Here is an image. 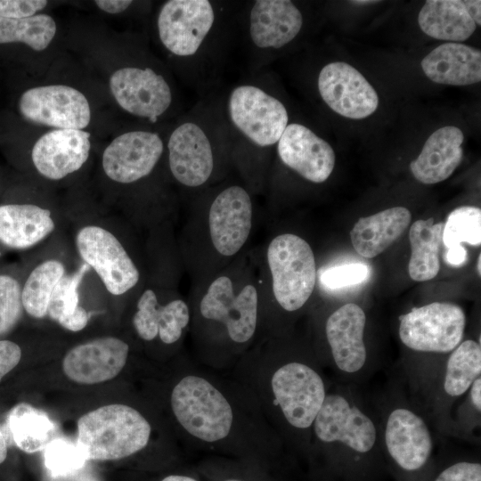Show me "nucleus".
Masks as SVG:
<instances>
[{"label": "nucleus", "mask_w": 481, "mask_h": 481, "mask_svg": "<svg viewBox=\"0 0 481 481\" xmlns=\"http://www.w3.org/2000/svg\"><path fill=\"white\" fill-rule=\"evenodd\" d=\"M233 16L226 4L209 0H168L157 17V32L167 52L183 64L189 85L211 83L224 55Z\"/></svg>", "instance_id": "nucleus-1"}, {"label": "nucleus", "mask_w": 481, "mask_h": 481, "mask_svg": "<svg viewBox=\"0 0 481 481\" xmlns=\"http://www.w3.org/2000/svg\"><path fill=\"white\" fill-rule=\"evenodd\" d=\"M232 161L254 187L264 183V163L289 124L285 104L268 87L264 70L253 72L223 97Z\"/></svg>", "instance_id": "nucleus-2"}, {"label": "nucleus", "mask_w": 481, "mask_h": 481, "mask_svg": "<svg viewBox=\"0 0 481 481\" xmlns=\"http://www.w3.org/2000/svg\"><path fill=\"white\" fill-rule=\"evenodd\" d=\"M166 147L170 173L184 188L201 189L220 179L232 162L223 97L193 106L170 132Z\"/></svg>", "instance_id": "nucleus-3"}, {"label": "nucleus", "mask_w": 481, "mask_h": 481, "mask_svg": "<svg viewBox=\"0 0 481 481\" xmlns=\"http://www.w3.org/2000/svg\"><path fill=\"white\" fill-rule=\"evenodd\" d=\"M172 412L192 440L227 441L237 424V409L218 384L198 373L183 376L170 394Z\"/></svg>", "instance_id": "nucleus-4"}, {"label": "nucleus", "mask_w": 481, "mask_h": 481, "mask_svg": "<svg viewBox=\"0 0 481 481\" xmlns=\"http://www.w3.org/2000/svg\"><path fill=\"white\" fill-rule=\"evenodd\" d=\"M264 376L262 398L283 425L297 433L311 432L329 392L320 371L306 362L289 360Z\"/></svg>", "instance_id": "nucleus-5"}, {"label": "nucleus", "mask_w": 481, "mask_h": 481, "mask_svg": "<svg viewBox=\"0 0 481 481\" xmlns=\"http://www.w3.org/2000/svg\"><path fill=\"white\" fill-rule=\"evenodd\" d=\"M259 314V294L251 281H239L227 273L208 283L199 300L198 325L219 332L233 347L245 346L254 338Z\"/></svg>", "instance_id": "nucleus-6"}, {"label": "nucleus", "mask_w": 481, "mask_h": 481, "mask_svg": "<svg viewBox=\"0 0 481 481\" xmlns=\"http://www.w3.org/2000/svg\"><path fill=\"white\" fill-rule=\"evenodd\" d=\"M151 434V424L139 411L126 404H108L78 419L77 444L86 460L115 461L143 450Z\"/></svg>", "instance_id": "nucleus-7"}, {"label": "nucleus", "mask_w": 481, "mask_h": 481, "mask_svg": "<svg viewBox=\"0 0 481 481\" xmlns=\"http://www.w3.org/2000/svg\"><path fill=\"white\" fill-rule=\"evenodd\" d=\"M239 14L252 72L264 69L267 57L296 39L304 25L302 12L289 0H254Z\"/></svg>", "instance_id": "nucleus-8"}, {"label": "nucleus", "mask_w": 481, "mask_h": 481, "mask_svg": "<svg viewBox=\"0 0 481 481\" xmlns=\"http://www.w3.org/2000/svg\"><path fill=\"white\" fill-rule=\"evenodd\" d=\"M272 292L286 312L302 308L314 292L316 264L312 248L294 233L275 236L266 250Z\"/></svg>", "instance_id": "nucleus-9"}, {"label": "nucleus", "mask_w": 481, "mask_h": 481, "mask_svg": "<svg viewBox=\"0 0 481 481\" xmlns=\"http://www.w3.org/2000/svg\"><path fill=\"white\" fill-rule=\"evenodd\" d=\"M399 322V338L408 348L449 353L463 339L466 316L458 305L433 302L402 314Z\"/></svg>", "instance_id": "nucleus-10"}, {"label": "nucleus", "mask_w": 481, "mask_h": 481, "mask_svg": "<svg viewBox=\"0 0 481 481\" xmlns=\"http://www.w3.org/2000/svg\"><path fill=\"white\" fill-rule=\"evenodd\" d=\"M311 433L322 444L341 446L357 454L370 452L378 442L373 420L339 392H328Z\"/></svg>", "instance_id": "nucleus-11"}, {"label": "nucleus", "mask_w": 481, "mask_h": 481, "mask_svg": "<svg viewBox=\"0 0 481 481\" xmlns=\"http://www.w3.org/2000/svg\"><path fill=\"white\" fill-rule=\"evenodd\" d=\"M254 205L249 191L238 183L223 186L210 200L207 231L214 251L223 257L238 254L249 240Z\"/></svg>", "instance_id": "nucleus-12"}, {"label": "nucleus", "mask_w": 481, "mask_h": 481, "mask_svg": "<svg viewBox=\"0 0 481 481\" xmlns=\"http://www.w3.org/2000/svg\"><path fill=\"white\" fill-rule=\"evenodd\" d=\"M110 88L123 110L151 124L168 112L175 101L169 81L149 66L117 69L110 77Z\"/></svg>", "instance_id": "nucleus-13"}, {"label": "nucleus", "mask_w": 481, "mask_h": 481, "mask_svg": "<svg viewBox=\"0 0 481 481\" xmlns=\"http://www.w3.org/2000/svg\"><path fill=\"white\" fill-rule=\"evenodd\" d=\"M76 244L85 263L96 272L112 295H122L138 283V268L110 232L96 225L83 227Z\"/></svg>", "instance_id": "nucleus-14"}, {"label": "nucleus", "mask_w": 481, "mask_h": 481, "mask_svg": "<svg viewBox=\"0 0 481 481\" xmlns=\"http://www.w3.org/2000/svg\"><path fill=\"white\" fill-rule=\"evenodd\" d=\"M19 109L27 120L56 129L83 130L91 119L86 96L77 89L64 85L28 89L20 96Z\"/></svg>", "instance_id": "nucleus-15"}, {"label": "nucleus", "mask_w": 481, "mask_h": 481, "mask_svg": "<svg viewBox=\"0 0 481 481\" xmlns=\"http://www.w3.org/2000/svg\"><path fill=\"white\" fill-rule=\"evenodd\" d=\"M160 135L149 130H133L117 136L102 153L106 175L120 183H132L147 177L164 151Z\"/></svg>", "instance_id": "nucleus-16"}, {"label": "nucleus", "mask_w": 481, "mask_h": 481, "mask_svg": "<svg viewBox=\"0 0 481 481\" xmlns=\"http://www.w3.org/2000/svg\"><path fill=\"white\" fill-rule=\"evenodd\" d=\"M317 88L328 107L345 118H367L379 106L375 89L355 68L343 61L330 62L321 69Z\"/></svg>", "instance_id": "nucleus-17"}, {"label": "nucleus", "mask_w": 481, "mask_h": 481, "mask_svg": "<svg viewBox=\"0 0 481 481\" xmlns=\"http://www.w3.org/2000/svg\"><path fill=\"white\" fill-rule=\"evenodd\" d=\"M279 160L314 183L325 182L335 166L332 147L300 123H289L276 145Z\"/></svg>", "instance_id": "nucleus-18"}, {"label": "nucleus", "mask_w": 481, "mask_h": 481, "mask_svg": "<svg viewBox=\"0 0 481 481\" xmlns=\"http://www.w3.org/2000/svg\"><path fill=\"white\" fill-rule=\"evenodd\" d=\"M384 442L392 460L404 470L421 469L433 450V439L424 419L406 406L391 409L384 427Z\"/></svg>", "instance_id": "nucleus-19"}, {"label": "nucleus", "mask_w": 481, "mask_h": 481, "mask_svg": "<svg viewBox=\"0 0 481 481\" xmlns=\"http://www.w3.org/2000/svg\"><path fill=\"white\" fill-rule=\"evenodd\" d=\"M129 346L120 338L104 337L71 348L62 361L65 375L79 384H98L115 378L124 368Z\"/></svg>", "instance_id": "nucleus-20"}, {"label": "nucleus", "mask_w": 481, "mask_h": 481, "mask_svg": "<svg viewBox=\"0 0 481 481\" xmlns=\"http://www.w3.org/2000/svg\"><path fill=\"white\" fill-rule=\"evenodd\" d=\"M365 322L364 311L355 303L338 307L326 321L325 334L333 363L345 375H355L365 366Z\"/></svg>", "instance_id": "nucleus-21"}, {"label": "nucleus", "mask_w": 481, "mask_h": 481, "mask_svg": "<svg viewBox=\"0 0 481 481\" xmlns=\"http://www.w3.org/2000/svg\"><path fill=\"white\" fill-rule=\"evenodd\" d=\"M90 134L78 129H54L34 144L31 159L36 169L50 180L77 171L89 157Z\"/></svg>", "instance_id": "nucleus-22"}, {"label": "nucleus", "mask_w": 481, "mask_h": 481, "mask_svg": "<svg viewBox=\"0 0 481 481\" xmlns=\"http://www.w3.org/2000/svg\"><path fill=\"white\" fill-rule=\"evenodd\" d=\"M191 309L182 298L160 305L154 290L145 289L137 302L133 325L138 336L151 341L159 337L166 345L178 342L191 322Z\"/></svg>", "instance_id": "nucleus-23"}, {"label": "nucleus", "mask_w": 481, "mask_h": 481, "mask_svg": "<svg viewBox=\"0 0 481 481\" xmlns=\"http://www.w3.org/2000/svg\"><path fill=\"white\" fill-rule=\"evenodd\" d=\"M463 141L462 131L454 126L435 131L426 141L418 158L410 164L413 176L425 184L447 179L462 160Z\"/></svg>", "instance_id": "nucleus-24"}, {"label": "nucleus", "mask_w": 481, "mask_h": 481, "mask_svg": "<svg viewBox=\"0 0 481 481\" xmlns=\"http://www.w3.org/2000/svg\"><path fill=\"white\" fill-rule=\"evenodd\" d=\"M420 65L425 75L437 84L468 86L481 80V52L467 45H440L423 58Z\"/></svg>", "instance_id": "nucleus-25"}, {"label": "nucleus", "mask_w": 481, "mask_h": 481, "mask_svg": "<svg viewBox=\"0 0 481 481\" xmlns=\"http://www.w3.org/2000/svg\"><path fill=\"white\" fill-rule=\"evenodd\" d=\"M412 220L409 209L390 208L367 217H361L350 232L355 250L363 257L381 254L406 230Z\"/></svg>", "instance_id": "nucleus-26"}, {"label": "nucleus", "mask_w": 481, "mask_h": 481, "mask_svg": "<svg viewBox=\"0 0 481 481\" xmlns=\"http://www.w3.org/2000/svg\"><path fill=\"white\" fill-rule=\"evenodd\" d=\"M53 229L54 222L49 209L34 204L0 206V241L9 248L32 247Z\"/></svg>", "instance_id": "nucleus-27"}, {"label": "nucleus", "mask_w": 481, "mask_h": 481, "mask_svg": "<svg viewBox=\"0 0 481 481\" xmlns=\"http://www.w3.org/2000/svg\"><path fill=\"white\" fill-rule=\"evenodd\" d=\"M418 21L428 36L452 43L468 39L477 28L462 1L459 0L426 1Z\"/></svg>", "instance_id": "nucleus-28"}, {"label": "nucleus", "mask_w": 481, "mask_h": 481, "mask_svg": "<svg viewBox=\"0 0 481 481\" xmlns=\"http://www.w3.org/2000/svg\"><path fill=\"white\" fill-rule=\"evenodd\" d=\"M443 228L444 223H434L433 217L417 220L411 226L409 239L412 255L408 271L412 280L426 281L437 275Z\"/></svg>", "instance_id": "nucleus-29"}, {"label": "nucleus", "mask_w": 481, "mask_h": 481, "mask_svg": "<svg viewBox=\"0 0 481 481\" xmlns=\"http://www.w3.org/2000/svg\"><path fill=\"white\" fill-rule=\"evenodd\" d=\"M14 444L27 453L45 448L53 439L55 427L47 414L25 403L12 407L6 420Z\"/></svg>", "instance_id": "nucleus-30"}, {"label": "nucleus", "mask_w": 481, "mask_h": 481, "mask_svg": "<svg viewBox=\"0 0 481 481\" xmlns=\"http://www.w3.org/2000/svg\"><path fill=\"white\" fill-rule=\"evenodd\" d=\"M442 241L446 251L445 261L461 265L467 258L462 243L479 246L481 243V210L474 206H462L452 210L444 223Z\"/></svg>", "instance_id": "nucleus-31"}, {"label": "nucleus", "mask_w": 481, "mask_h": 481, "mask_svg": "<svg viewBox=\"0 0 481 481\" xmlns=\"http://www.w3.org/2000/svg\"><path fill=\"white\" fill-rule=\"evenodd\" d=\"M481 377V346L473 339L461 341L450 354L444 369L443 389L451 398L469 391Z\"/></svg>", "instance_id": "nucleus-32"}, {"label": "nucleus", "mask_w": 481, "mask_h": 481, "mask_svg": "<svg viewBox=\"0 0 481 481\" xmlns=\"http://www.w3.org/2000/svg\"><path fill=\"white\" fill-rule=\"evenodd\" d=\"M63 275L64 266L57 260L45 261L34 268L21 289L22 307L30 316L47 314L53 289Z\"/></svg>", "instance_id": "nucleus-33"}, {"label": "nucleus", "mask_w": 481, "mask_h": 481, "mask_svg": "<svg viewBox=\"0 0 481 481\" xmlns=\"http://www.w3.org/2000/svg\"><path fill=\"white\" fill-rule=\"evenodd\" d=\"M56 29L53 18L44 13L20 19L0 17V44L20 42L40 52L50 45Z\"/></svg>", "instance_id": "nucleus-34"}, {"label": "nucleus", "mask_w": 481, "mask_h": 481, "mask_svg": "<svg viewBox=\"0 0 481 481\" xmlns=\"http://www.w3.org/2000/svg\"><path fill=\"white\" fill-rule=\"evenodd\" d=\"M45 465L53 477H67L80 469L87 461L81 449L64 438L53 439L45 448Z\"/></svg>", "instance_id": "nucleus-35"}, {"label": "nucleus", "mask_w": 481, "mask_h": 481, "mask_svg": "<svg viewBox=\"0 0 481 481\" xmlns=\"http://www.w3.org/2000/svg\"><path fill=\"white\" fill-rule=\"evenodd\" d=\"M89 269L86 263L71 275H63L55 285L52 293L47 314L51 319H60L72 314L78 306V286Z\"/></svg>", "instance_id": "nucleus-36"}, {"label": "nucleus", "mask_w": 481, "mask_h": 481, "mask_svg": "<svg viewBox=\"0 0 481 481\" xmlns=\"http://www.w3.org/2000/svg\"><path fill=\"white\" fill-rule=\"evenodd\" d=\"M21 309V288L19 282L12 276L0 274V335L16 324Z\"/></svg>", "instance_id": "nucleus-37"}, {"label": "nucleus", "mask_w": 481, "mask_h": 481, "mask_svg": "<svg viewBox=\"0 0 481 481\" xmlns=\"http://www.w3.org/2000/svg\"><path fill=\"white\" fill-rule=\"evenodd\" d=\"M368 274L369 268L364 264H346L324 270L320 275V281L327 289H337L359 284Z\"/></svg>", "instance_id": "nucleus-38"}, {"label": "nucleus", "mask_w": 481, "mask_h": 481, "mask_svg": "<svg viewBox=\"0 0 481 481\" xmlns=\"http://www.w3.org/2000/svg\"><path fill=\"white\" fill-rule=\"evenodd\" d=\"M45 0H0V17L8 19L28 18L43 10Z\"/></svg>", "instance_id": "nucleus-39"}, {"label": "nucleus", "mask_w": 481, "mask_h": 481, "mask_svg": "<svg viewBox=\"0 0 481 481\" xmlns=\"http://www.w3.org/2000/svg\"><path fill=\"white\" fill-rule=\"evenodd\" d=\"M435 481H481V464L461 461L444 469Z\"/></svg>", "instance_id": "nucleus-40"}, {"label": "nucleus", "mask_w": 481, "mask_h": 481, "mask_svg": "<svg viewBox=\"0 0 481 481\" xmlns=\"http://www.w3.org/2000/svg\"><path fill=\"white\" fill-rule=\"evenodd\" d=\"M20 358L21 349L16 343L0 340V380L19 363Z\"/></svg>", "instance_id": "nucleus-41"}, {"label": "nucleus", "mask_w": 481, "mask_h": 481, "mask_svg": "<svg viewBox=\"0 0 481 481\" xmlns=\"http://www.w3.org/2000/svg\"><path fill=\"white\" fill-rule=\"evenodd\" d=\"M88 319L86 310L78 306L72 314L60 319L58 322L70 331H79L86 326Z\"/></svg>", "instance_id": "nucleus-42"}, {"label": "nucleus", "mask_w": 481, "mask_h": 481, "mask_svg": "<svg viewBox=\"0 0 481 481\" xmlns=\"http://www.w3.org/2000/svg\"><path fill=\"white\" fill-rule=\"evenodd\" d=\"M94 4L102 11L117 14L126 11L132 4L130 0H96Z\"/></svg>", "instance_id": "nucleus-43"}, {"label": "nucleus", "mask_w": 481, "mask_h": 481, "mask_svg": "<svg viewBox=\"0 0 481 481\" xmlns=\"http://www.w3.org/2000/svg\"><path fill=\"white\" fill-rule=\"evenodd\" d=\"M469 394L473 408L479 414L481 412V377L474 380L469 389Z\"/></svg>", "instance_id": "nucleus-44"}, {"label": "nucleus", "mask_w": 481, "mask_h": 481, "mask_svg": "<svg viewBox=\"0 0 481 481\" xmlns=\"http://www.w3.org/2000/svg\"><path fill=\"white\" fill-rule=\"evenodd\" d=\"M463 5L466 8V11L478 26L481 24V1L479 0H464L462 1Z\"/></svg>", "instance_id": "nucleus-45"}, {"label": "nucleus", "mask_w": 481, "mask_h": 481, "mask_svg": "<svg viewBox=\"0 0 481 481\" xmlns=\"http://www.w3.org/2000/svg\"><path fill=\"white\" fill-rule=\"evenodd\" d=\"M7 457V444L4 438V432L0 426V464L3 463Z\"/></svg>", "instance_id": "nucleus-46"}, {"label": "nucleus", "mask_w": 481, "mask_h": 481, "mask_svg": "<svg viewBox=\"0 0 481 481\" xmlns=\"http://www.w3.org/2000/svg\"><path fill=\"white\" fill-rule=\"evenodd\" d=\"M161 481H198L197 479L184 475H169Z\"/></svg>", "instance_id": "nucleus-47"}, {"label": "nucleus", "mask_w": 481, "mask_h": 481, "mask_svg": "<svg viewBox=\"0 0 481 481\" xmlns=\"http://www.w3.org/2000/svg\"><path fill=\"white\" fill-rule=\"evenodd\" d=\"M351 3L356 4H366L377 3V1H351Z\"/></svg>", "instance_id": "nucleus-48"}, {"label": "nucleus", "mask_w": 481, "mask_h": 481, "mask_svg": "<svg viewBox=\"0 0 481 481\" xmlns=\"http://www.w3.org/2000/svg\"><path fill=\"white\" fill-rule=\"evenodd\" d=\"M480 264H481V254L478 255L477 262V272H478L479 274L481 273Z\"/></svg>", "instance_id": "nucleus-49"}, {"label": "nucleus", "mask_w": 481, "mask_h": 481, "mask_svg": "<svg viewBox=\"0 0 481 481\" xmlns=\"http://www.w3.org/2000/svg\"><path fill=\"white\" fill-rule=\"evenodd\" d=\"M224 481H243V480L232 478V479H226Z\"/></svg>", "instance_id": "nucleus-50"}]
</instances>
